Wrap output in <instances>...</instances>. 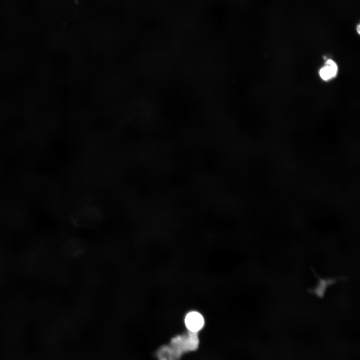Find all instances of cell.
<instances>
[{"instance_id": "obj_1", "label": "cell", "mask_w": 360, "mask_h": 360, "mask_svg": "<svg viewBox=\"0 0 360 360\" xmlns=\"http://www.w3.org/2000/svg\"><path fill=\"white\" fill-rule=\"evenodd\" d=\"M312 270L314 276L318 278V282L315 287L308 288V292L309 294L320 299L324 298L326 290L329 287L341 280H346L348 279L347 278L344 276L336 278H322L317 274L313 268H312Z\"/></svg>"}, {"instance_id": "obj_2", "label": "cell", "mask_w": 360, "mask_h": 360, "mask_svg": "<svg viewBox=\"0 0 360 360\" xmlns=\"http://www.w3.org/2000/svg\"><path fill=\"white\" fill-rule=\"evenodd\" d=\"M74 219L76 224L85 226H92L100 222V214L95 208L86 207L76 212Z\"/></svg>"}, {"instance_id": "obj_3", "label": "cell", "mask_w": 360, "mask_h": 360, "mask_svg": "<svg viewBox=\"0 0 360 360\" xmlns=\"http://www.w3.org/2000/svg\"><path fill=\"white\" fill-rule=\"evenodd\" d=\"M184 323L188 330L196 333L204 327L205 321L203 316L196 311L190 312L186 316Z\"/></svg>"}, {"instance_id": "obj_4", "label": "cell", "mask_w": 360, "mask_h": 360, "mask_svg": "<svg viewBox=\"0 0 360 360\" xmlns=\"http://www.w3.org/2000/svg\"><path fill=\"white\" fill-rule=\"evenodd\" d=\"M338 68L336 64L332 60H328L326 66L321 68L320 75L324 80H330L336 76L338 73Z\"/></svg>"}]
</instances>
